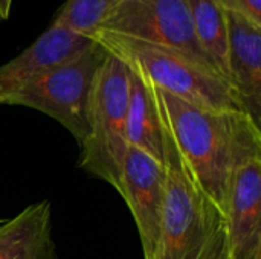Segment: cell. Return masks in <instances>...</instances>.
<instances>
[{"label":"cell","mask_w":261,"mask_h":259,"mask_svg":"<svg viewBox=\"0 0 261 259\" xmlns=\"http://www.w3.org/2000/svg\"><path fill=\"white\" fill-rule=\"evenodd\" d=\"M200 259H229L228 246H226V234L225 231L220 232V235L213 241L206 253Z\"/></svg>","instance_id":"cell-16"},{"label":"cell","mask_w":261,"mask_h":259,"mask_svg":"<svg viewBox=\"0 0 261 259\" xmlns=\"http://www.w3.org/2000/svg\"><path fill=\"white\" fill-rule=\"evenodd\" d=\"M92 41L90 37L50 24L21 53L0 66V104H6L34 76L84 50Z\"/></svg>","instance_id":"cell-10"},{"label":"cell","mask_w":261,"mask_h":259,"mask_svg":"<svg viewBox=\"0 0 261 259\" xmlns=\"http://www.w3.org/2000/svg\"><path fill=\"white\" fill-rule=\"evenodd\" d=\"M92 38L162 92L208 110H242L228 79L182 53L116 34L96 32Z\"/></svg>","instance_id":"cell-4"},{"label":"cell","mask_w":261,"mask_h":259,"mask_svg":"<svg viewBox=\"0 0 261 259\" xmlns=\"http://www.w3.org/2000/svg\"><path fill=\"white\" fill-rule=\"evenodd\" d=\"M125 133L128 147L147 153L158 162L164 160V125L156 87L132 66Z\"/></svg>","instance_id":"cell-12"},{"label":"cell","mask_w":261,"mask_h":259,"mask_svg":"<svg viewBox=\"0 0 261 259\" xmlns=\"http://www.w3.org/2000/svg\"><path fill=\"white\" fill-rule=\"evenodd\" d=\"M130 98V66L109 52L95 73L87 104V134L80 143L78 165L87 174L121 191L128 150L125 121Z\"/></svg>","instance_id":"cell-3"},{"label":"cell","mask_w":261,"mask_h":259,"mask_svg":"<svg viewBox=\"0 0 261 259\" xmlns=\"http://www.w3.org/2000/svg\"><path fill=\"white\" fill-rule=\"evenodd\" d=\"M229 259H261V159L234 176L225 211Z\"/></svg>","instance_id":"cell-8"},{"label":"cell","mask_w":261,"mask_h":259,"mask_svg":"<svg viewBox=\"0 0 261 259\" xmlns=\"http://www.w3.org/2000/svg\"><path fill=\"white\" fill-rule=\"evenodd\" d=\"M124 0H67L55 14L52 24L90 37L109 14Z\"/></svg>","instance_id":"cell-14"},{"label":"cell","mask_w":261,"mask_h":259,"mask_svg":"<svg viewBox=\"0 0 261 259\" xmlns=\"http://www.w3.org/2000/svg\"><path fill=\"white\" fill-rule=\"evenodd\" d=\"M3 221H5V220H0V226H2V224H3Z\"/></svg>","instance_id":"cell-18"},{"label":"cell","mask_w":261,"mask_h":259,"mask_svg":"<svg viewBox=\"0 0 261 259\" xmlns=\"http://www.w3.org/2000/svg\"><path fill=\"white\" fill-rule=\"evenodd\" d=\"M222 9L237 12L261 26V0H214Z\"/></svg>","instance_id":"cell-15"},{"label":"cell","mask_w":261,"mask_h":259,"mask_svg":"<svg viewBox=\"0 0 261 259\" xmlns=\"http://www.w3.org/2000/svg\"><path fill=\"white\" fill-rule=\"evenodd\" d=\"M119 194L133 215L144 259H156L165 194L162 162L135 147H128L122 165Z\"/></svg>","instance_id":"cell-7"},{"label":"cell","mask_w":261,"mask_h":259,"mask_svg":"<svg viewBox=\"0 0 261 259\" xmlns=\"http://www.w3.org/2000/svg\"><path fill=\"white\" fill-rule=\"evenodd\" d=\"M0 259H58L52 235V206L43 200L26 206L0 226Z\"/></svg>","instance_id":"cell-11"},{"label":"cell","mask_w":261,"mask_h":259,"mask_svg":"<svg viewBox=\"0 0 261 259\" xmlns=\"http://www.w3.org/2000/svg\"><path fill=\"white\" fill-rule=\"evenodd\" d=\"M107 53L109 50L93 40L84 50L34 76L6 104L29 107L50 116L81 143L87 134L90 87Z\"/></svg>","instance_id":"cell-5"},{"label":"cell","mask_w":261,"mask_h":259,"mask_svg":"<svg viewBox=\"0 0 261 259\" xmlns=\"http://www.w3.org/2000/svg\"><path fill=\"white\" fill-rule=\"evenodd\" d=\"M158 101L185 163L223 214L236 172L261 159V127L242 110H208L156 89Z\"/></svg>","instance_id":"cell-1"},{"label":"cell","mask_w":261,"mask_h":259,"mask_svg":"<svg viewBox=\"0 0 261 259\" xmlns=\"http://www.w3.org/2000/svg\"><path fill=\"white\" fill-rule=\"evenodd\" d=\"M162 125L165 194L156 259H200L225 231V217L193 179L164 114Z\"/></svg>","instance_id":"cell-2"},{"label":"cell","mask_w":261,"mask_h":259,"mask_svg":"<svg viewBox=\"0 0 261 259\" xmlns=\"http://www.w3.org/2000/svg\"><path fill=\"white\" fill-rule=\"evenodd\" d=\"M194 34L217 72L229 81L226 12L214 0H188Z\"/></svg>","instance_id":"cell-13"},{"label":"cell","mask_w":261,"mask_h":259,"mask_svg":"<svg viewBox=\"0 0 261 259\" xmlns=\"http://www.w3.org/2000/svg\"><path fill=\"white\" fill-rule=\"evenodd\" d=\"M11 6H12V0H0V21L8 20Z\"/></svg>","instance_id":"cell-17"},{"label":"cell","mask_w":261,"mask_h":259,"mask_svg":"<svg viewBox=\"0 0 261 259\" xmlns=\"http://www.w3.org/2000/svg\"><path fill=\"white\" fill-rule=\"evenodd\" d=\"M226 12L229 82L240 108L261 127V26Z\"/></svg>","instance_id":"cell-9"},{"label":"cell","mask_w":261,"mask_h":259,"mask_svg":"<svg viewBox=\"0 0 261 259\" xmlns=\"http://www.w3.org/2000/svg\"><path fill=\"white\" fill-rule=\"evenodd\" d=\"M96 32L124 35L161 46L217 72L197 43L188 0H124Z\"/></svg>","instance_id":"cell-6"}]
</instances>
